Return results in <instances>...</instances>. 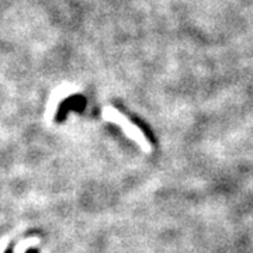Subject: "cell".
<instances>
[{
  "label": "cell",
  "mask_w": 253,
  "mask_h": 253,
  "mask_svg": "<svg viewBox=\"0 0 253 253\" xmlns=\"http://www.w3.org/2000/svg\"><path fill=\"white\" fill-rule=\"evenodd\" d=\"M111 120H114V121H117L118 126H121L124 131H126V134H128V136H131L132 139H135L138 144L141 145L142 148H144L145 151H149L151 148H149V144H148V141L145 139L144 136H142V132L136 128V126H129L131 123L126 120V118L121 117L120 114H118V111H116V110H113V116H111Z\"/></svg>",
  "instance_id": "1"
},
{
  "label": "cell",
  "mask_w": 253,
  "mask_h": 253,
  "mask_svg": "<svg viewBox=\"0 0 253 253\" xmlns=\"http://www.w3.org/2000/svg\"><path fill=\"white\" fill-rule=\"evenodd\" d=\"M27 253H37V252H36V251H33V249H31V251H28Z\"/></svg>",
  "instance_id": "2"
}]
</instances>
